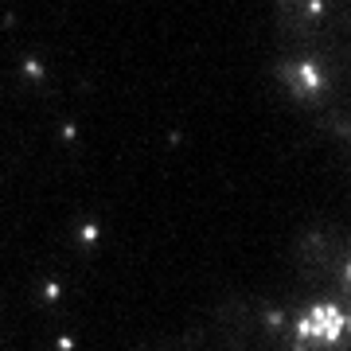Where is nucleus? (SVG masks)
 I'll list each match as a JSON object with an SVG mask.
<instances>
[{
	"mask_svg": "<svg viewBox=\"0 0 351 351\" xmlns=\"http://www.w3.org/2000/svg\"><path fill=\"white\" fill-rule=\"evenodd\" d=\"M348 336V313L339 304H313L297 320V351H336Z\"/></svg>",
	"mask_w": 351,
	"mask_h": 351,
	"instance_id": "nucleus-1",
	"label": "nucleus"
},
{
	"mask_svg": "<svg viewBox=\"0 0 351 351\" xmlns=\"http://www.w3.org/2000/svg\"><path fill=\"white\" fill-rule=\"evenodd\" d=\"M289 78H293V86L301 90V94H313V90H320V86H324V78H320V71H316L313 63L293 66V71H289Z\"/></svg>",
	"mask_w": 351,
	"mask_h": 351,
	"instance_id": "nucleus-2",
	"label": "nucleus"
}]
</instances>
